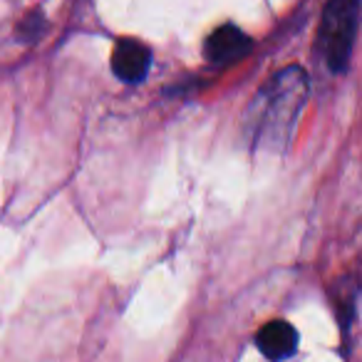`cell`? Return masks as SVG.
Returning <instances> with one entry per match:
<instances>
[{
	"instance_id": "1",
	"label": "cell",
	"mask_w": 362,
	"mask_h": 362,
	"mask_svg": "<svg viewBox=\"0 0 362 362\" xmlns=\"http://www.w3.org/2000/svg\"><path fill=\"white\" fill-rule=\"evenodd\" d=\"M310 95V80L300 65L276 72L253 97L246 115L251 146L263 154H281L296 132L298 117Z\"/></svg>"
},
{
	"instance_id": "4",
	"label": "cell",
	"mask_w": 362,
	"mask_h": 362,
	"mask_svg": "<svg viewBox=\"0 0 362 362\" xmlns=\"http://www.w3.org/2000/svg\"><path fill=\"white\" fill-rule=\"evenodd\" d=\"M151 67V50L141 45L139 40H119L112 50V72L119 77L122 82L136 85L149 75Z\"/></svg>"
},
{
	"instance_id": "6",
	"label": "cell",
	"mask_w": 362,
	"mask_h": 362,
	"mask_svg": "<svg viewBox=\"0 0 362 362\" xmlns=\"http://www.w3.org/2000/svg\"><path fill=\"white\" fill-rule=\"evenodd\" d=\"M42 30H45V18H42L40 13H33V16H28L25 21L21 23V28H18V37L25 40V42H33L42 35Z\"/></svg>"
},
{
	"instance_id": "3",
	"label": "cell",
	"mask_w": 362,
	"mask_h": 362,
	"mask_svg": "<svg viewBox=\"0 0 362 362\" xmlns=\"http://www.w3.org/2000/svg\"><path fill=\"white\" fill-rule=\"evenodd\" d=\"M251 50H253L251 37L236 25L216 28V30L206 37V45H204L206 60L211 62V65H223V67L243 60Z\"/></svg>"
},
{
	"instance_id": "5",
	"label": "cell",
	"mask_w": 362,
	"mask_h": 362,
	"mask_svg": "<svg viewBox=\"0 0 362 362\" xmlns=\"http://www.w3.org/2000/svg\"><path fill=\"white\" fill-rule=\"evenodd\" d=\"M256 345L268 360L281 362L298 350V330L286 320H271L258 330Z\"/></svg>"
},
{
	"instance_id": "2",
	"label": "cell",
	"mask_w": 362,
	"mask_h": 362,
	"mask_svg": "<svg viewBox=\"0 0 362 362\" xmlns=\"http://www.w3.org/2000/svg\"><path fill=\"white\" fill-rule=\"evenodd\" d=\"M357 25H360V0H327L317 30V47L327 70L335 75L345 72L350 65Z\"/></svg>"
}]
</instances>
